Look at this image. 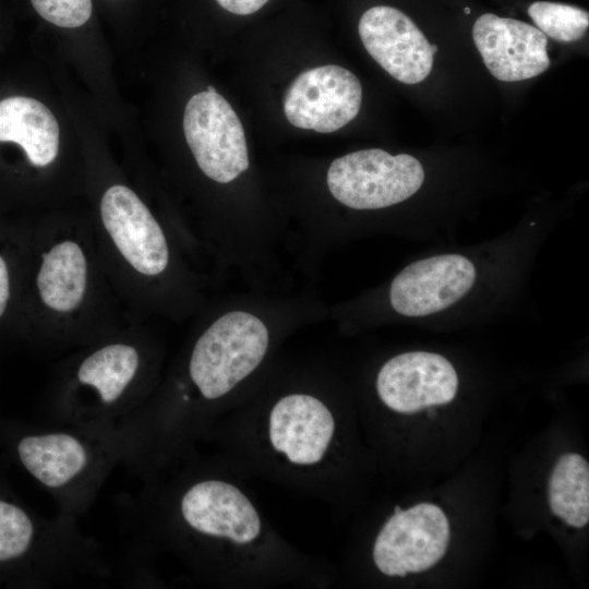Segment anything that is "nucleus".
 Here are the masks:
<instances>
[{"instance_id":"f257e3e1","label":"nucleus","mask_w":589,"mask_h":589,"mask_svg":"<svg viewBox=\"0 0 589 589\" xmlns=\"http://www.w3.org/2000/svg\"><path fill=\"white\" fill-rule=\"evenodd\" d=\"M240 476L195 452L145 480L133 515L140 542L170 552L215 586H323L321 561L273 528Z\"/></svg>"},{"instance_id":"f03ea898","label":"nucleus","mask_w":589,"mask_h":589,"mask_svg":"<svg viewBox=\"0 0 589 589\" xmlns=\"http://www.w3.org/2000/svg\"><path fill=\"white\" fill-rule=\"evenodd\" d=\"M103 263L91 221H25L20 341L82 347L129 322Z\"/></svg>"},{"instance_id":"7ed1b4c3","label":"nucleus","mask_w":589,"mask_h":589,"mask_svg":"<svg viewBox=\"0 0 589 589\" xmlns=\"http://www.w3.org/2000/svg\"><path fill=\"white\" fill-rule=\"evenodd\" d=\"M338 419L323 397L285 393L264 406L224 413L204 443L239 474H253L323 501L338 445Z\"/></svg>"},{"instance_id":"20e7f679","label":"nucleus","mask_w":589,"mask_h":589,"mask_svg":"<svg viewBox=\"0 0 589 589\" xmlns=\"http://www.w3.org/2000/svg\"><path fill=\"white\" fill-rule=\"evenodd\" d=\"M269 334L261 318L231 311L211 323L194 340L182 370L158 384L146 413L167 444L188 448L201 442L226 412L225 401L264 361Z\"/></svg>"},{"instance_id":"39448f33","label":"nucleus","mask_w":589,"mask_h":589,"mask_svg":"<svg viewBox=\"0 0 589 589\" xmlns=\"http://www.w3.org/2000/svg\"><path fill=\"white\" fill-rule=\"evenodd\" d=\"M157 352L137 323L79 347L53 374L46 399L55 424L117 425L155 390Z\"/></svg>"},{"instance_id":"423d86ee","label":"nucleus","mask_w":589,"mask_h":589,"mask_svg":"<svg viewBox=\"0 0 589 589\" xmlns=\"http://www.w3.org/2000/svg\"><path fill=\"white\" fill-rule=\"evenodd\" d=\"M0 445L55 500L77 518L120 464L116 425L29 426L0 418Z\"/></svg>"},{"instance_id":"0eeeda50","label":"nucleus","mask_w":589,"mask_h":589,"mask_svg":"<svg viewBox=\"0 0 589 589\" xmlns=\"http://www.w3.org/2000/svg\"><path fill=\"white\" fill-rule=\"evenodd\" d=\"M110 575L101 546L76 518H44L24 505L0 474V585L50 587Z\"/></svg>"},{"instance_id":"6e6552de","label":"nucleus","mask_w":589,"mask_h":589,"mask_svg":"<svg viewBox=\"0 0 589 589\" xmlns=\"http://www.w3.org/2000/svg\"><path fill=\"white\" fill-rule=\"evenodd\" d=\"M91 225L109 279L131 317L157 305L172 251L165 229L141 196L127 184L108 185Z\"/></svg>"},{"instance_id":"1a4fd4ad","label":"nucleus","mask_w":589,"mask_h":589,"mask_svg":"<svg viewBox=\"0 0 589 589\" xmlns=\"http://www.w3.org/2000/svg\"><path fill=\"white\" fill-rule=\"evenodd\" d=\"M421 163L409 154L390 155L370 148L336 158L327 171V187L342 205L380 209L404 202L424 181Z\"/></svg>"},{"instance_id":"9d476101","label":"nucleus","mask_w":589,"mask_h":589,"mask_svg":"<svg viewBox=\"0 0 589 589\" xmlns=\"http://www.w3.org/2000/svg\"><path fill=\"white\" fill-rule=\"evenodd\" d=\"M183 131L197 167L208 179L229 183L249 168L242 123L217 91L200 92L189 99Z\"/></svg>"},{"instance_id":"9b49d317","label":"nucleus","mask_w":589,"mask_h":589,"mask_svg":"<svg viewBox=\"0 0 589 589\" xmlns=\"http://www.w3.org/2000/svg\"><path fill=\"white\" fill-rule=\"evenodd\" d=\"M362 87L349 70L327 64L302 72L288 87L284 112L294 127L335 132L359 113Z\"/></svg>"},{"instance_id":"f8f14e48","label":"nucleus","mask_w":589,"mask_h":589,"mask_svg":"<svg viewBox=\"0 0 589 589\" xmlns=\"http://www.w3.org/2000/svg\"><path fill=\"white\" fill-rule=\"evenodd\" d=\"M477 267L465 255L445 253L414 261L389 287V302L400 315L424 317L461 300L477 280Z\"/></svg>"},{"instance_id":"ddd939ff","label":"nucleus","mask_w":589,"mask_h":589,"mask_svg":"<svg viewBox=\"0 0 589 589\" xmlns=\"http://www.w3.org/2000/svg\"><path fill=\"white\" fill-rule=\"evenodd\" d=\"M358 31L369 55L397 81L417 84L430 74L437 47L400 10L372 7L362 14Z\"/></svg>"},{"instance_id":"4468645a","label":"nucleus","mask_w":589,"mask_h":589,"mask_svg":"<svg viewBox=\"0 0 589 589\" xmlns=\"http://www.w3.org/2000/svg\"><path fill=\"white\" fill-rule=\"evenodd\" d=\"M472 38L486 69L500 81L528 80L550 67L546 36L528 23L485 13L474 22Z\"/></svg>"},{"instance_id":"2eb2a0df","label":"nucleus","mask_w":589,"mask_h":589,"mask_svg":"<svg viewBox=\"0 0 589 589\" xmlns=\"http://www.w3.org/2000/svg\"><path fill=\"white\" fill-rule=\"evenodd\" d=\"M458 375L443 356L410 351L387 360L376 376V393L385 407L398 412L402 405L422 408L449 404L456 397Z\"/></svg>"},{"instance_id":"dca6fc26","label":"nucleus","mask_w":589,"mask_h":589,"mask_svg":"<svg viewBox=\"0 0 589 589\" xmlns=\"http://www.w3.org/2000/svg\"><path fill=\"white\" fill-rule=\"evenodd\" d=\"M0 142L17 144L32 168L45 169L59 154V125L39 100L11 96L0 100Z\"/></svg>"},{"instance_id":"f3484780","label":"nucleus","mask_w":589,"mask_h":589,"mask_svg":"<svg viewBox=\"0 0 589 589\" xmlns=\"http://www.w3.org/2000/svg\"><path fill=\"white\" fill-rule=\"evenodd\" d=\"M25 221L0 217V348L20 341Z\"/></svg>"},{"instance_id":"a211bd4d","label":"nucleus","mask_w":589,"mask_h":589,"mask_svg":"<svg viewBox=\"0 0 589 589\" xmlns=\"http://www.w3.org/2000/svg\"><path fill=\"white\" fill-rule=\"evenodd\" d=\"M528 14L545 36L561 43L577 41L585 36L589 26V13L575 5L536 1Z\"/></svg>"},{"instance_id":"6ab92c4d","label":"nucleus","mask_w":589,"mask_h":589,"mask_svg":"<svg viewBox=\"0 0 589 589\" xmlns=\"http://www.w3.org/2000/svg\"><path fill=\"white\" fill-rule=\"evenodd\" d=\"M37 13L53 25L82 26L92 14V0H31Z\"/></svg>"},{"instance_id":"aec40b11","label":"nucleus","mask_w":589,"mask_h":589,"mask_svg":"<svg viewBox=\"0 0 589 589\" xmlns=\"http://www.w3.org/2000/svg\"><path fill=\"white\" fill-rule=\"evenodd\" d=\"M225 10L239 15H248L260 10L268 0H216Z\"/></svg>"},{"instance_id":"412c9836","label":"nucleus","mask_w":589,"mask_h":589,"mask_svg":"<svg viewBox=\"0 0 589 589\" xmlns=\"http://www.w3.org/2000/svg\"><path fill=\"white\" fill-rule=\"evenodd\" d=\"M206 91H208V92H216L215 87H214V86H212V85H209V86L207 87V89H206Z\"/></svg>"},{"instance_id":"4be33fe9","label":"nucleus","mask_w":589,"mask_h":589,"mask_svg":"<svg viewBox=\"0 0 589 589\" xmlns=\"http://www.w3.org/2000/svg\"><path fill=\"white\" fill-rule=\"evenodd\" d=\"M465 13H466V14H469V13H470V9H469V8H465Z\"/></svg>"}]
</instances>
